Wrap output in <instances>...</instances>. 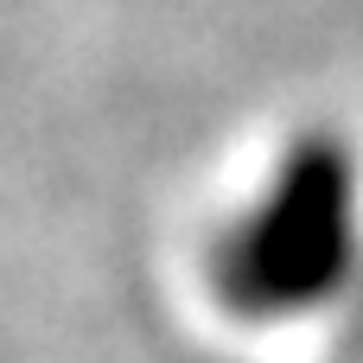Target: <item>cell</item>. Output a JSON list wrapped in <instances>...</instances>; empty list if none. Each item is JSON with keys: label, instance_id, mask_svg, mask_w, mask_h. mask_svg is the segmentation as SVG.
I'll return each mask as SVG.
<instances>
[{"label": "cell", "instance_id": "6da1fadb", "mask_svg": "<svg viewBox=\"0 0 363 363\" xmlns=\"http://www.w3.org/2000/svg\"><path fill=\"white\" fill-rule=\"evenodd\" d=\"M204 281L236 325H306L363 294V160L338 128L294 134L217 223Z\"/></svg>", "mask_w": 363, "mask_h": 363}]
</instances>
